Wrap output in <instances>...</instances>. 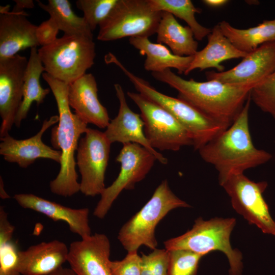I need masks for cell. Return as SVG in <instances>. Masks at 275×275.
<instances>
[{"instance_id": "cell-37", "label": "cell", "mask_w": 275, "mask_h": 275, "mask_svg": "<svg viewBox=\"0 0 275 275\" xmlns=\"http://www.w3.org/2000/svg\"><path fill=\"white\" fill-rule=\"evenodd\" d=\"M14 2L16 4L12 10L14 12H21L24 8H33L34 7L32 0H15Z\"/></svg>"}, {"instance_id": "cell-2", "label": "cell", "mask_w": 275, "mask_h": 275, "mask_svg": "<svg viewBox=\"0 0 275 275\" xmlns=\"http://www.w3.org/2000/svg\"><path fill=\"white\" fill-rule=\"evenodd\" d=\"M42 77L53 94L59 112V123L51 130V143L62 153L60 171L56 178L50 181V189L57 195L71 197L80 191L74 153L81 135L88 128V124L71 111L68 100L69 85L45 72Z\"/></svg>"}, {"instance_id": "cell-27", "label": "cell", "mask_w": 275, "mask_h": 275, "mask_svg": "<svg viewBox=\"0 0 275 275\" xmlns=\"http://www.w3.org/2000/svg\"><path fill=\"white\" fill-rule=\"evenodd\" d=\"M37 3L39 7L49 14L50 18L64 34L93 38V32L84 18L74 13L68 0H48L47 4L37 1Z\"/></svg>"}, {"instance_id": "cell-40", "label": "cell", "mask_w": 275, "mask_h": 275, "mask_svg": "<svg viewBox=\"0 0 275 275\" xmlns=\"http://www.w3.org/2000/svg\"><path fill=\"white\" fill-rule=\"evenodd\" d=\"M0 196L1 198L3 199H8L10 198V196L5 191L4 187V183L3 181V179L2 177H1L0 179Z\"/></svg>"}, {"instance_id": "cell-32", "label": "cell", "mask_w": 275, "mask_h": 275, "mask_svg": "<svg viewBox=\"0 0 275 275\" xmlns=\"http://www.w3.org/2000/svg\"><path fill=\"white\" fill-rule=\"evenodd\" d=\"M141 275H168L169 255L166 249L153 250L148 255L142 254Z\"/></svg>"}, {"instance_id": "cell-25", "label": "cell", "mask_w": 275, "mask_h": 275, "mask_svg": "<svg viewBox=\"0 0 275 275\" xmlns=\"http://www.w3.org/2000/svg\"><path fill=\"white\" fill-rule=\"evenodd\" d=\"M44 72L37 47L31 48L24 76L23 99L14 121L17 127H20L22 121L27 117L33 102H36L39 105L50 92L49 89H44L40 84V78Z\"/></svg>"}, {"instance_id": "cell-34", "label": "cell", "mask_w": 275, "mask_h": 275, "mask_svg": "<svg viewBox=\"0 0 275 275\" xmlns=\"http://www.w3.org/2000/svg\"><path fill=\"white\" fill-rule=\"evenodd\" d=\"M19 252L17 244L12 240L0 244V274L18 271Z\"/></svg>"}, {"instance_id": "cell-30", "label": "cell", "mask_w": 275, "mask_h": 275, "mask_svg": "<svg viewBox=\"0 0 275 275\" xmlns=\"http://www.w3.org/2000/svg\"><path fill=\"white\" fill-rule=\"evenodd\" d=\"M168 251V275H197L199 262L204 256L186 250Z\"/></svg>"}, {"instance_id": "cell-5", "label": "cell", "mask_w": 275, "mask_h": 275, "mask_svg": "<svg viewBox=\"0 0 275 275\" xmlns=\"http://www.w3.org/2000/svg\"><path fill=\"white\" fill-rule=\"evenodd\" d=\"M190 207L173 193L165 179L142 209L121 227L118 239L127 252L138 251L142 245L155 250L158 244L155 230L159 222L173 209Z\"/></svg>"}, {"instance_id": "cell-9", "label": "cell", "mask_w": 275, "mask_h": 275, "mask_svg": "<svg viewBox=\"0 0 275 275\" xmlns=\"http://www.w3.org/2000/svg\"><path fill=\"white\" fill-rule=\"evenodd\" d=\"M127 95L140 110L144 133L152 148L177 151L193 146L189 133L168 111L139 93L127 92Z\"/></svg>"}, {"instance_id": "cell-38", "label": "cell", "mask_w": 275, "mask_h": 275, "mask_svg": "<svg viewBox=\"0 0 275 275\" xmlns=\"http://www.w3.org/2000/svg\"><path fill=\"white\" fill-rule=\"evenodd\" d=\"M202 2L206 6L211 8H219L229 2L227 0H204Z\"/></svg>"}, {"instance_id": "cell-8", "label": "cell", "mask_w": 275, "mask_h": 275, "mask_svg": "<svg viewBox=\"0 0 275 275\" xmlns=\"http://www.w3.org/2000/svg\"><path fill=\"white\" fill-rule=\"evenodd\" d=\"M161 16V11L154 10L149 0H118L110 15L99 26L97 39L149 38L156 33Z\"/></svg>"}, {"instance_id": "cell-14", "label": "cell", "mask_w": 275, "mask_h": 275, "mask_svg": "<svg viewBox=\"0 0 275 275\" xmlns=\"http://www.w3.org/2000/svg\"><path fill=\"white\" fill-rule=\"evenodd\" d=\"M275 70V41L264 43L247 53L232 68L223 72L206 73L208 80H216L232 86L254 87Z\"/></svg>"}, {"instance_id": "cell-33", "label": "cell", "mask_w": 275, "mask_h": 275, "mask_svg": "<svg viewBox=\"0 0 275 275\" xmlns=\"http://www.w3.org/2000/svg\"><path fill=\"white\" fill-rule=\"evenodd\" d=\"M112 275H141V257L138 251L128 252L121 260L110 261Z\"/></svg>"}, {"instance_id": "cell-31", "label": "cell", "mask_w": 275, "mask_h": 275, "mask_svg": "<svg viewBox=\"0 0 275 275\" xmlns=\"http://www.w3.org/2000/svg\"><path fill=\"white\" fill-rule=\"evenodd\" d=\"M250 95L251 101L257 106L275 119V70L254 86Z\"/></svg>"}, {"instance_id": "cell-7", "label": "cell", "mask_w": 275, "mask_h": 275, "mask_svg": "<svg viewBox=\"0 0 275 275\" xmlns=\"http://www.w3.org/2000/svg\"><path fill=\"white\" fill-rule=\"evenodd\" d=\"M46 72L68 85L85 74L94 64L93 37L66 35L38 49Z\"/></svg>"}, {"instance_id": "cell-20", "label": "cell", "mask_w": 275, "mask_h": 275, "mask_svg": "<svg viewBox=\"0 0 275 275\" xmlns=\"http://www.w3.org/2000/svg\"><path fill=\"white\" fill-rule=\"evenodd\" d=\"M14 199L22 208L42 213L54 221L66 223L70 230L81 239L91 234L88 208H72L32 194H19Z\"/></svg>"}, {"instance_id": "cell-17", "label": "cell", "mask_w": 275, "mask_h": 275, "mask_svg": "<svg viewBox=\"0 0 275 275\" xmlns=\"http://www.w3.org/2000/svg\"><path fill=\"white\" fill-rule=\"evenodd\" d=\"M59 120L58 115L44 120L39 131L26 139L16 140L9 134L1 138L0 154L6 161L16 163L23 168H27L38 158L49 159L60 163L61 151L51 148L42 140L45 131Z\"/></svg>"}, {"instance_id": "cell-15", "label": "cell", "mask_w": 275, "mask_h": 275, "mask_svg": "<svg viewBox=\"0 0 275 275\" xmlns=\"http://www.w3.org/2000/svg\"><path fill=\"white\" fill-rule=\"evenodd\" d=\"M110 252L106 235L95 233L71 243L67 262L75 275H112Z\"/></svg>"}, {"instance_id": "cell-10", "label": "cell", "mask_w": 275, "mask_h": 275, "mask_svg": "<svg viewBox=\"0 0 275 275\" xmlns=\"http://www.w3.org/2000/svg\"><path fill=\"white\" fill-rule=\"evenodd\" d=\"M156 157L147 149L135 143H126L116 158L120 163V171L112 184L106 187L94 210V215L103 218L114 202L123 190L134 188L143 180L153 167Z\"/></svg>"}, {"instance_id": "cell-6", "label": "cell", "mask_w": 275, "mask_h": 275, "mask_svg": "<svg viewBox=\"0 0 275 275\" xmlns=\"http://www.w3.org/2000/svg\"><path fill=\"white\" fill-rule=\"evenodd\" d=\"M235 224L234 218L216 217L204 221L199 217L195 220L190 230L165 241L164 248L167 250H186L203 256L213 251H220L228 259L230 275H241L242 254L237 249H233L230 242Z\"/></svg>"}, {"instance_id": "cell-3", "label": "cell", "mask_w": 275, "mask_h": 275, "mask_svg": "<svg viewBox=\"0 0 275 275\" xmlns=\"http://www.w3.org/2000/svg\"><path fill=\"white\" fill-rule=\"evenodd\" d=\"M157 80L176 90L178 97L211 118L230 126L242 111L253 87H240L216 80L199 82L185 79L167 69L151 73Z\"/></svg>"}, {"instance_id": "cell-26", "label": "cell", "mask_w": 275, "mask_h": 275, "mask_svg": "<svg viewBox=\"0 0 275 275\" xmlns=\"http://www.w3.org/2000/svg\"><path fill=\"white\" fill-rule=\"evenodd\" d=\"M223 34L238 50L247 53L259 46L275 41V18L264 20L258 25L239 29L223 20L218 23Z\"/></svg>"}, {"instance_id": "cell-29", "label": "cell", "mask_w": 275, "mask_h": 275, "mask_svg": "<svg viewBox=\"0 0 275 275\" xmlns=\"http://www.w3.org/2000/svg\"><path fill=\"white\" fill-rule=\"evenodd\" d=\"M118 0H77V8L93 32L110 15Z\"/></svg>"}, {"instance_id": "cell-35", "label": "cell", "mask_w": 275, "mask_h": 275, "mask_svg": "<svg viewBox=\"0 0 275 275\" xmlns=\"http://www.w3.org/2000/svg\"><path fill=\"white\" fill-rule=\"evenodd\" d=\"M59 30L55 22L51 19L42 22L37 26L36 35L38 43L41 46L54 42L58 38Z\"/></svg>"}, {"instance_id": "cell-28", "label": "cell", "mask_w": 275, "mask_h": 275, "mask_svg": "<svg viewBox=\"0 0 275 275\" xmlns=\"http://www.w3.org/2000/svg\"><path fill=\"white\" fill-rule=\"evenodd\" d=\"M152 8L157 11H166L184 20L191 29L196 40L201 41L211 32V29L202 25L195 14L201 12L190 0H149Z\"/></svg>"}, {"instance_id": "cell-19", "label": "cell", "mask_w": 275, "mask_h": 275, "mask_svg": "<svg viewBox=\"0 0 275 275\" xmlns=\"http://www.w3.org/2000/svg\"><path fill=\"white\" fill-rule=\"evenodd\" d=\"M96 80L91 73H86L69 84L68 100L75 114L87 124L106 128L110 119L106 108L98 98Z\"/></svg>"}, {"instance_id": "cell-16", "label": "cell", "mask_w": 275, "mask_h": 275, "mask_svg": "<svg viewBox=\"0 0 275 275\" xmlns=\"http://www.w3.org/2000/svg\"><path fill=\"white\" fill-rule=\"evenodd\" d=\"M117 97L119 102V109L117 116L110 121L104 132L112 144L115 142L135 143L152 153L157 160L163 164L168 163V159L154 149L149 144L144 131V123L141 115L133 112L127 104L122 86L114 84Z\"/></svg>"}, {"instance_id": "cell-23", "label": "cell", "mask_w": 275, "mask_h": 275, "mask_svg": "<svg viewBox=\"0 0 275 275\" xmlns=\"http://www.w3.org/2000/svg\"><path fill=\"white\" fill-rule=\"evenodd\" d=\"M147 37L130 38L129 43L146 56L144 67L146 70L160 72L167 69H176L179 74L185 73L190 66L194 56L181 57L175 55L166 46L152 42Z\"/></svg>"}, {"instance_id": "cell-4", "label": "cell", "mask_w": 275, "mask_h": 275, "mask_svg": "<svg viewBox=\"0 0 275 275\" xmlns=\"http://www.w3.org/2000/svg\"><path fill=\"white\" fill-rule=\"evenodd\" d=\"M145 97L171 113L190 134L195 150H199L229 126L208 116L188 102L165 95L151 86L146 80L132 73L117 58L112 60Z\"/></svg>"}, {"instance_id": "cell-36", "label": "cell", "mask_w": 275, "mask_h": 275, "mask_svg": "<svg viewBox=\"0 0 275 275\" xmlns=\"http://www.w3.org/2000/svg\"><path fill=\"white\" fill-rule=\"evenodd\" d=\"M15 230L14 227L10 223L8 214L4 207H0V244L12 240Z\"/></svg>"}, {"instance_id": "cell-13", "label": "cell", "mask_w": 275, "mask_h": 275, "mask_svg": "<svg viewBox=\"0 0 275 275\" xmlns=\"http://www.w3.org/2000/svg\"><path fill=\"white\" fill-rule=\"evenodd\" d=\"M28 64L25 57L17 54L0 59V136L9 134L23 99L24 76Z\"/></svg>"}, {"instance_id": "cell-22", "label": "cell", "mask_w": 275, "mask_h": 275, "mask_svg": "<svg viewBox=\"0 0 275 275\" xmlns=\"http://www.w3.org/2000/svg\"><path fill=\"white\" fill-rule=\"evenodd\" d=\"M208 42L205 47L198 51L194 56L189 67L185 72L187 75L195 69L200 71L214 68L217 72L224 71L221 63L233 59L243 58L247 53L236 48L223 34L219 25L216 24L207 36Z\"/></svg>"}, {"instance_id": "cell-1", "label": "cell", "mask_w": 275, "mask_h": 275, "mask_svg": "<svg viewBox=\"0 0 275 275\" xmlns=\"http://www.w3.org/2000/svg\"><path fill=\"white\" fill-rule=\"evenodd\" d=\"M251 102L250 95L232 124L198 150L202 159L217 170L220 185L230 177L243 174L272 158L270 153L257 148L253 142L249 126Z\"/></svg>"}, {"instance_id": "cell-39", "label": "cell", "mask_w": 275, "mask_h": 275, "mask_svg": "<svg viewBox=\"0 0 275 275\" xmlns=\"http://www.w3.org/2000/svg\"><path fill=\"white\" fill-rule=\"evenodd\" d=\"M49 275H75V274L70 268L62 267Z\"/></svg>"}, {"instance_id": "cell-21", "label": "cell", "mask_w": 275, "mask_h": 275, "mask_svg": "<svg viewBox=\"0 0 275 275\" xmlns=\"http://www.w3.org/2000/svg\"><path fill=\"white\" fill-rule=\"evenodd\" d=\"M69 248L60 240L41 242L19 252L17 270L22 275H49L67 261Z\"/></svg>"}, {"instance_id": "cell-11", "label": "cell", "mask_w": 275, "mask_h": 275, "mask_svg": "<svg viewBox=\"0 0 275 275\" xmlns=\"http://www.w3.org/2000/svg\"><path fill=\"white\" fill-rule=\"evenodd\" d=\"M111 145L104 132L91 128L80 139L76 163L81 175L80 191L84 195H101L106 188L105 174Z\"/></svg>"}, {"instance_id": "cell-41", "label": "cell", "mask_w": 275, "mask_h": 275, "mask_svg": "<svg viewBox=\"0 0 275 275\" xmlns=\"http://www.w3.org/2000/svg\"><path fill=\"white\" fill-rule=\"evenodd\" d=\"M0 275H22V274L18 271H14V272H12L7 273V274H0Z\"/></svg>"}, {"instance_id": "cell-24", "label": "cell", "mask_w": 275, "mask_h": 275, "mask_svg": "<svg viewBox=\"0 0 275 275\" xmlns=\"http://www.w3.org/2000/svg\"><path fill=\"white\" fill-rule=\"evenodd\" d=\"M156 34L157 42L166 44L175 55L193 56L198 51V42L191 29L181 25L170 13L161 11Z\"/></svg>"}, {"instance_id": "cell-12", "label": "cell", "mask_w": 275, "mask_h": 275, "mask_svg": "<svg viewBox=\"0 0 275 275\" xmlns=\"http://www.w3.org/2000/svg\"><path fill=\"white\" fill-rule=\"evenodd\" d=\"M267 185L265 181L255 182L240 174L230 177L221 185L230 197L232 206L238 213L264 233L275 236V222L263 197Z\"/></svg>"}, {"instance_id": "cell-18", "label": "cell", "mask_w": 275, "mask_h": 275, "mask_svg": "<svg viewBox=\"0 0 275 275\" xmlns=\"http://www.w3.org/2000/svg\"><path fill=\"white\" fill-rule=\"evenodd\" d=\"M9 6H1L0 59L14 56L20 50L40 46L37 26L26 18V13L10 12Z\"/></svg>"}]
</instances>
